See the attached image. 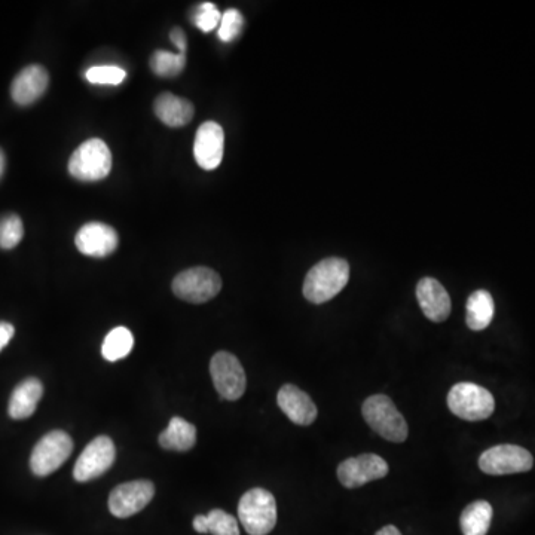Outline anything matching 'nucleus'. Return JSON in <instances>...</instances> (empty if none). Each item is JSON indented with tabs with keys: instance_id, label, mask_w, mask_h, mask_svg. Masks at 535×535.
Returning a JSON list of instances; mask_svg holds the SVG:
<instances>
[{
	"instance_id": "obj_26",
	"label": "nucleus",
	"mask_w": 535,
	"mask_h": 535,
	"mask_svg": "<svg viewBox=\"0 0 535 535\" xmlns=\"http://www.w3.org/2000/svg\"><path fill=\"white\" fill-rule=\"evenodd\" d=\"M23 237V220L17 214H6V216L0 217V249H14L23 240Z\"/></svg>"
},
{
	"instance_id": "obj_6",
	"label": "nucleus",
	"mask_w": 535,
	"mask_h": 535,
	"mask_svg": "<svg viewBox=\"0 0 535 535\" xmlns=\"http://www.w3.org/2000/svg\"><path fill=\"white\" fill-rule=\"evenodd\" d=\"M73 451V440L66 431L54 430L45 434L30 455L33 475L44 478L60 469Z\"/></svg>"
},
{
	"instance_id": "obj_3",
	"label": "nucleus",
	"mask_w": 535,
	"mask_h": 535,
	"mask_svg": "<svg viewBox=\"0 0 535 535\" xmlns=\"http://www.w3.org/2000/svg\"><path fill=\"white\" fill-rule=\"evenodd\" d=\"M362 412L369 427L385 440L402 443L408 439V424L390 397L384 394L369 397L363 403Z\"/></svg>"
},
{
	"instance_id": "obj_33",
	"label": "nucleus",
	"mask_w": 535,
	"mask_h": 535,
	"mask_svg": "<svg viewBox=\"0 0 535 535\" xmlns=\"http://www.w3.org/2000/svg\"><path fill=\"white\" fill-rule=\"evenodd\" d=\"M5 167H6L5 154H3L2 149H0V179H2L3 173H5Z\"/></svg>"
},
{
	"instance_id": "obj_19",
	"label": "nucleus",
	"mask_w": 535,
	"mask_h": 535,
	"mask_svg": "<svg viewBox=\"0 0 535 535\" xmlns=\"http://www.w3.org/2000/svg\"><path fill=\"white\" fill-rule=\"evenodd\" d=\"M155 115L168 127H183L194 118V106L189 100L164 93L155 100Z\"/></svg>"
},
{
	"instance_id": "obj_13",
	"label": "nucleus",
	"mask_w": 535,
	"mask_h": 535,
	"mask_svg": "<svg viewBox=\"0 0 535 535\" xmlns=\"http://www.w3.org/2000/svg\"><path fill=\"white\" fill-rule=\"evenodd\" d=\"M119 237L112 226L91 222L82 226L76 234L75 244L82 255L90 258H106L118 247Z\"/></svg>"
},
{
	"instance_id": "obj_14",
	"label": "nucleus",
	"mask_w": 535,
	"mask_h": 535,
	"mask_svg": "<svg viewBox=\"0 0 535 535\" xmlns=\"http://www.w3.org/2000/svg\"><path fill=\"white\" fill-rule=\"evenodd\" d=\"M223 146H225L223 128L217 122H204L195 136L194 155L197 164L207 171L219 167L223 158Z\"/></svg>"
},
{
	"instance_id": "obj_24",
	"label": "nucleus",
	"mask_w": 535,
	"mask_h": 535,
	"mask_svg": "<svg viewBox=\"0 0 535 535\" xmlns=\"http://www.w3.org/2000/svg\"><path fill=\"white\" fill-rule=\"evenodd\" d=\"M134 347V336L124 326L115 327L107 333L103 341L102 354L107 362H118L125 359Z\"/></svg>"
},
{
	"instance_id": "obj_16",
	"label": "nucleus",
	"mask_w": 535,
	"mask_h": 535,
	"mask_svg": "<svg viewBox=\"0 0 535 535\" xmlns=\"http://www.w3.org/2000/svg\"><path fill=\"white\" fill-rule=\"evenodd\" d=\"M277 403L287 418L298 426H311L319 414L311 397L296 385H283L278 391Z\"/></svg>"
},
{
	"instance_id": "obj_31",
	"label": "nucleus",
	"mask_w": 535,
	"mask_h": 535,
	"mask_svg": "<svg viewBox=\"0 0 535 535\" xmlns=\"http://www.w3.org/2000/svg\"><path fill=\"white\" fill-rule=\"evenodd\" d=\"M14 333L15 329L11 323L0 321V351L11 342V339L14 338Z\"/></svg>"
},
{
	"instance_id": "obj_11",
	"label": "nucleus",
	"mask_w": 535,
	"mask_h": 535,
	"mask_svg": "<svg viewBox=\"0 0 535 535\" xmlns=\"http://www.w3.org/2000/svg\"><path fill=\"white\" fill-rule=\"evenodd\" d=\"M155 495L151 481H133L116 486L109 497V510L119 519L130 518L142 512Z\"/></svg>"
},
{
	"instance_id": "obj_18",
	"label": "nucleus",
	"mask_w": 535,
	"mask_h": 535,
	"mask_svg": "<svg viewBox=\"0 0 535 535\" xmlns=\"http://www.w3.org/2000/svg\"><path fill=\"white\" fill-rule=\"evenodd\" d=\"M44 396V385L38 378H27L15 387L9 399V417L26 420L35 414L39 400Z\"/></svg>"
},
{
	"instance_id": "obj_8",
	"label": "nucleus",
	"mask_w": 535,
	"mask_h": 535,
	"mask_svg": "<svg viewBox=\"0 0 535 535\" xmlns=\"http://www.w3.org/2000/svg\"><path fill=\"white\" fill-rule=\"evenodd\" d=\"M533 466L534 458L531 452L516 445L494 446L483 452L479 458L482 472L491 476L530 472Z\"/></svg>"
},
{
	"instance_id": "obj_29",
	"label": "nucleus",
	"mask_w": 535,
	"mask_h": 535,
	"mask_svg": "<svg viewBox=\"0 0 535 535\" xmlns=\"http://www.w3.org/2000/svg\"><path fill=\"white\" fill-rule=\"evenodd\" d=\"M222 14L213 3L206 2L197 6L194 14H192V21L198 29L203 30L204 33L212 32V30L219 27Z\"/></svg>"
},
{
	"instance_id": "obj_25",
	"label": "nucleus",
	"mask_w": 535,
	"mask_h": 535,
	"mask_svg": "<svg viewBox=\"0 0 535 535\" xmlns=\"http://www.w3.org/2000/svg\"><path fill=\"white\" fill-rule=\"evenodd\" d=\"M186 66V54L168 53V51H155L151 58V69L161 78H174Z\"/></svg>"
},
{
	"instance_id": "obj_22",
	"label": "nucleus",
	"mask_w": 535,
	"mask_h": 535,
	"mask_svg": "<svg viewBox=\"0 0 535 535\" xmlns=\"http://www.w3.org/2000/svg\"><path fill=\"white\" fill-rule=\"evenodd\" d=\"M492 506L488 501H475L461 513V531L464 535H486L492 521Z\"/></svg>"
},
{
	"instance_id": "obj_32",
	"label": "nucleus",
	"mask_w": 535,
	"mask_h": 535,
	"mask_svg": "<svg viewBox=\"0 0 535 535\" xmlns=\"http://www.w3.org/2000/svg\"><path fill=\"white\" fill-rule=\"evenodd\" d=\"M375 535H402V533L394 525H387V527L382 528Z\"/></svg>"
},
{
	"instance_id": "obj_2",
	"label": "nucleus",
	"mask_w": 535,
	"mask_h": 535,
	"mask_svg": "<svg viewBox=\"0 0 535 535\" xmlns=\"http://www.w3.org/2000/svg\"><path fill=\"white\" fill-rule=\"evenodd\" d=\"M238 519L250 535H268L277 524V503L264 488H253L241 497Z\"/></svg>"
},
{
	"instance_id": "obj_27",
	"label": "nucleus",
	"mask_w": 535,
	"mask_h": 535,
	"mask_svg": "<svg viewBox=\"0 0 535 535\" xmlns=\"http://www.w3.org/2000/svg\"><path fill=\"white\" fill-rule=\"evenodd\" d=\"M85 78L91 84L119 85L127 78V72L118 66H94L87 70Z\"/></svg>"
},
{
	"instance_id": "obj_20",
	"label": "nucleus",
	"mask_w": 535,
	"mask_h": 535,
	"mask_svg": "<svg viewBox=\"0 0 535 535\" xmlns=\"http://www.w3.org/2000/svg\"><path fill=\"white\" fill-rule=\"evenodd\" d=\"M197 443V428L180 417L171 418L170 424L160 434V445L167 451L185 452Z\"/></svg>"
},
{
	"instance_id": "obj_5",
	"label": "nucleus",
	"mask_w": 535,
	"mask_h": 535,
	"mask_svg": "<svg viewBox=\"0 0 535 535\" xmlns=\"http://www.w3.org/2000/svg\"><path fill=\"white\" fill-rule=\"evenodd\" d=\"M112 170V154L103 140L90 139L82 143L69 161V173L82 182L105 179Z\"/></svg>"
},
{
	"instance_id": "obj_4",
	"label": "nucleus",
	"mask_w": 535,
	"mask_h": 535,
	"mask_svg": "<svg viewBox=\"0 0 535 535\" xmlns=\"http://www.w3.org/2000/svg\"><path fill=\"white\" fill-rule=\"evenodd\" d=\"M448 406L452 414L461 420L483 421L494 412L495 400L481 385L460 382L449 390Z\"/></svg>"
},
{
	"instance_id": "obj_9",
	"label": "nucleus",
	"mask_w": 535,
	"mask_h": 535,
	"mask_svg": "<svg viewBox=\"0 0 535 535\" xmlns=\"http://www.w3.org/2000/svg\"><path fill=\"white\" fill-rule=\"evenodd\" d=\"M210 374L217 393L222 399L234 400L243 396L247 387L246 372L234 354L219 351L210 362Z\"/></svg>"
},
{
	"instance_id": "obj_1",
	"label": "nucleus",
	"mask_w": 535,
	"mask_h": 535,
	"mask_svg": "<svg viewBox=\"0 0 535 535\" xmlns=\"http://www.w3.org/2000/svg\"><path fill=\"white\" fill-rule=\"evenodd\" d=\"M350 265L339 258L324 259L308 271L304 281V296L311 304H324L335 298L347 286Z\"/></svg>"
},
{
	"instance_id": "obj_10",
	"label": "nucleus",
	"mask_w": 535,
	"mask_h": 535,
	"mask_svg": "<svg viewBox=\"0 0 535 535\" xmlns=\"http://www.w3.org/2000/svg\"><path fill=\"white\" fill-rule=\"evenodd\" d=\"M116 458L115 443L109 436H99L88 443L76 461L73 478L76 482H88L105 475Z\"/></svg>"
},
{
	"instance_id": "obj_21",
	"label": "nucleus",
	"mask_w": 535,
	"mask_h": 535,
	"mask_svg": "<svg viewBox=\"0 0 535 535\" xmlns=\"http://www.w3.org/2000/svg\"><path fill=\"white\" fill-rule=\"evenodd\" d=\"M495 305L491 293L486 290H476L467 301V326L475 332H481L494 319Z\"/></svg>"
},
{
	"instance_id": "obj_15",
	"label": "nucleus",
	"mask_w": 535,
	"mask_h": 535,
	"mask_svg": "<svg viewBox=\"0 0 535 535\" xmlns=\"http://www.w3.org/2000/svg\"><path fill=\"white\" fill-rule=\"evenodd\" d=\"M50 84L47 70L39 64H32L15 76L11 85V96L18 106H29L38 102Z\"/></svg>"
},
{
	"instance_id": "obj_7",
	"label": "nucleus",
	"mask_w": 535,
	"mask_h": 535,
	"mask_svg": "<svg viewBox=\"0 0 535 535\" xmlns=\"http://www.w3.org/2000/svg\"><path fill=\"white\" fill-rule=\"evenodd\" d=\"M222 289V278L213 269L195 267L180 272L173 280V292L182 301L204 304L216 298Z\"/></svg>"
},
{
	"instance_id": "obj_17",
	"label": "nucleus",
	"mask_w": 535,
	"mask_h": 535,
	"mask_svg": "<svg viewBox=\"0 0 535 535\" xmlns=\"http://www.w3.org/2000/svg\"><path fill=\"white\" fill-rule=\"evenodd\" d=\"M417 298L428 320L442 323L451 314V298L445 287L434 278H423L417 286Z\"/></svg>"
},
{
	"instance_id": "obj_23",
	"label": "nucleus",
	"mask_w": 535,
	"mask_h": 535,
	"mask_svg": "<svg viewBox=\"0 0 535 535\" xmlns=\"http://www.w3.org/2000/svg\"><path fill=\"white\" fill-rule=\"evenodd\" d=\"M194 530L200 534L240 535L237 519L220 509H214L209 515L195 516Z\"/></svg>"
},
{
	"instance_id": "obj_28",
	"label": "nucleus",
	"mask_w": 535,
	"mask_h": 535,
	"mask_svg": "<svg viewBox=\"0 0 535 535\" xmlns=\"http://www.w3.org/2000/svg\"><path fill=\"white\" fill-rule=\"evenodd\" d=\"M243 26L244 18L241 12L234 8L228 9L225 14H222L217 35H219L222 42L234 41L235 38L240 36Z\"/></svg>"
},
{
	"instance_id": "obj_12",
	"label": "nucleus",
	"mask_w": 535,
	"mask_h": 535,
	"mask_svg": "<svg viewBox=\"0 0 535 535\" xmlns=\"http://www.w3.org/2000/svg\"><path fill=\"white\" fill-rule=\"evenodd\" d=\"M387 461L375 454H363L348 458L338 467V479L345 488L353 489L388 475Z\"/></svg>"
},
{
	"instance_id": "obj_30",
	"label": "nucleus",
	"mask_w": 535,
	"mask_h": 535,
	"mask_svg": "<svg viewBox=\"0 0 535 535\" xmlns=\"http://www.w3.org/2000/svg\"><path fill=\"white\" fill-rule=\"evenodd\" d=\"M170 39L171 42H173L174 47H177V50H179V53L186 54L188 42H186V35L182 29L176 27V29L171 30Z\"/></svg>"
}]
</instances>
